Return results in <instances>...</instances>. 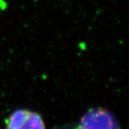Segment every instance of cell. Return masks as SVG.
<instances>
[{
	"label": "cell",
	"mask_w": 129,
	"mask_h": 129,
	"mask_svg": "<svg viewBox=\"0 0 129 129\" xmlns=\"http://www.w3.org/2000/svg\"><path fill=\"white\" fill-rule=\"evenodd\" d=\"M26 128L30 129H44L45 128L44 121L43 120L42 116L34 111H30L28 121H27Z\"/></svg>",
	"instance_id": "3"
},
{
	"label": "cell",
	"mask_w": 129,
	"mask_h": 129,
	"mask_svg": "<svg viewBox=\"0 0 129 129\" xmlns=\"http://www.w3.org/2000/svg\"><path fill=\"white\" fill-rule=\"evenodd\" d=\"M30 110L17 109L6 119V127L9 129H25Z\"/></svg>",
	"instance_id": "2"
},
{
	"label": "cell",
	"mask_w": 129,
	"mask_h": 129,
	"mask_svg": "<svg viewBox=\"0 0 129 129\" xmlns=\"http://www.w3.org/2000/svg\"><path fill=\"white\" fill-rule=\"evenodd\" d=\"M80 128H117L119 127L114 116L104 108L91 109L80 119Z\"/></svg>",
	"instance_id": "1"
}]
</instances>
